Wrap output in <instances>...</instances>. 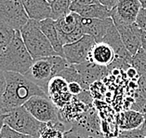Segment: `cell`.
<instances>
[{"instance_id":"6da1fadb","label":"cell","mask_w":146,"mask_h":138,"mask_svg":"<svg viewBox=\"0 0 146 138\" xmlns=\"http://www.w3.org/2000/svg\"><path fill=\"white\" fill-rule=\"evenodd\" d=\"M5 74L7 85L1 109L4 114L23 107L34 96H48L40 87L22 74L12 72H5Z\"/></svg>"},{"instance_id":"7a4b0ae2","label":"cell","mask_w":146,"mask_h":138,"mask_svg":"<svg viewBox=\"0 0 146 138\" xmlns=\"http://www.w3.org/2000/svg\"><path fill=\"white\" fill-rule=\"evenodd\" d=\"M34 59L27 51L20 31H16L11 43L0 54V70L25 76L29 72Z\"/></svg>"},{"instance_id":"3957f363","label":"cell","mask_w":146,"mask_h":138,"mask_svg":"<svg viewBox=\"0 0 146 138\" xmlns=\"http://www.w3.org/2000/svg\"><path fill=\"white\" fill-rule=\"evenodd\" d=\"M20 32L24 45L34 60L58 55L42 32L37 21L29 19Z\"/></svg>"},{"instance_id":"277c9868","label":"cell","mask_w":146,"mask_h":138,"mask_svg":"<svg viewBox=\"0 0 146 138\" xmlns=\"http://www.w3.org/2000/svg\"><path fill=\"white\" fill-rule=\"evenodd\" d=\"M5 124L16 132L39 138L42 122L35 119L24 107H21L7 114Z\"/></svg>"},{"instance_id":"5b68a950","label":"cell","mask_w":146,"mask_h":138,"mask_svg":"<svg viewBox=\"0 0 146 138\" xmlns=\"http://www.w3.org/2000/svg\"><path fill=\"white\" fill-rule=\"evenodd\" d=\"M28 21L29 17L21 0H0V23L21 31Z\"/></svg>"},{"instance_id":"8992f818","label":"cell","mask_w":146,"mask_h":138,"mask_svg":"<svg viewBox=\"0 0 146 138\" xmlns=\"http://www.w3.org/2000/svg\"><path fill=\"white\" fill-rule=\"evenodd\" d=\"M23 107L42 123L60 120L59 108L48 96H34Z\"/></svg>"},{"instance_id":"52a82bcc","label":"cell","mask_w":146,"mask_h":138,"mask_svg":"<svg viewBox=\"0 0 146 138\" xmlns=\"http://www.w3.org/2000/svg\"><path fill=\"white\" fill-rule=\"evenodd\" d=\"M81 21L82 17L72 11L63 18L55 21L57 31L63 46L74 43L85 36Z\"/></svg>"},{"instance_id":"ba28073f","label":"cell","mask_w":146,"mask_h":138,"mask_svg":"<svg viewBox=\"0 0 146 138\" xmlns=\"http://www.w3.org/2000/svg\"><path fill=\"white\" fill-rule=\"evenodd\" d=\"M25 77L36 84L38 87H40L47 93L49 81L54 77H57L51 56L34 60L33 65Z\"/></svg>"},{"instance_id":"9c48e42d","label":"cell","mask_w":146,"mask_h":138,"mask_svg":"<svg viewBox=\"0 0 146 138\" xmlns=\"http://www.w3.org/2000/svg\"><path fill=\"white\" fill-rule=\"evenodd\" d=\"M97 43L93 37L85 35L78 41L63 46V55L70 65H80L88 62L90 51Z\"/></svg>"},{"instance_id":"30bf717a","label":"cell","mask_w":146,"mask_h":138,"mask_svg":"<svg viewBox=\"0 0 146 138\" xmlns=\"http://www.w3.org/2000/svg\"><path fill=\"white\" fill-rule=\"evenodd\" d=\"M117 31L120 35L122 42L127 51L131 55H135L141 48L142 30L137 23H124L121 22H113Z\"/></svg>"},{"instance_id":"8fae6325","label":"cell","mask_w":146,"mask_h":138,"mask_svg":"<svg viewBox=\"0 0 146 138\" xmlns=\"http://www.w3.org/2000/svg\"><path fill=\"white\" fill-rule=\"evenodd\" d=\"M47 94L59 109L63 108L74 98V95L69 91V83L59 76L54 77L49 81Z\"/></svg>"},{"instance_id":"7c38bea8","label":"cell","mask_w":146,"mask_h":138,"mask_svg":"<svg viewBox=\"0 0 146 138\" xmlns=\"http://www.w3.org/2000/svg\"><path fill=\"white\" fill-rule=\"evenodd\" d=\"M141 9V5L139 0H118L113 9V22L135 23Z\"/></svg>"},{"instance_id":"4fadbf2b","label":"cell","mask_w":146,"mask_h":138,"mask_svg":"<svg viewBox=\"0 0 146 138\" xmlns=\"http://www.w3.org/2000/svg\"><path fill=\"white\" fill-rule=\"evenodd\" d=\"M74 65L82 77L85 91H90V88L92 84L102 79L110 72L108 67L101 66L90 62Z\"/></svg>"},{"instance_id":"5bb4252c","label":"cell","mask_w":146,"mask_h":138,"mask_svg":"<svg viewBox=\"0 0 146 138\" xmlns=\"http://www.w3.org/2000/svg\"><path fill=\"white\" fill-rule=\"evenodd\" d=\"M81 23L84 34L93 37L97 43L102 41L109 29L113 25L112 18L90 19L82 17Z\"/></svg>"},{"instance_id":"9a60e30c","label":"cell","mask_w":146,"mask_h":138,"mask_svg":"<svg viewBox=\"0 0 146 138\" xmlns=\"http://www.w3.org/2000/svg\"><path fill=\"white\" fill-rule=\"evenodd\" d=\"M115 53L113 49L104 42L96 43L92 48L88 62L95 65L109 67L115 60Z\"/></svg>"},{"instance_id":"2e32d148","label":"cell","mask_w":146,"mask_h":138,"mask_svg":"<svg viewBox=\"0 0 146 138\" xmlns=\"http://www.w3.org/2000/svg\"><path fill=\"white\" fill-rule=\"evenodd\" d=\"M21 1L29 19L41 22L50 18V5L47 0H21Z\"/></svg>"},{"instance_id":"e0dca14e","label":"cell","mask_w":146,"mask_h":138,"mask_svg":"<svg viewBox=\"0 0 146 138\" xmlns=\"http://www.w3.org/2000/svg\"><path fill=\"white\" fill-rule=\"evenodd\" d=\"M102 42L108 44L111 47L113 51L115 53V59L123 60V61L129 63L131 65V55L129 51H127V49L125 48V46L122 42V39L120 37V35L117 31L116 27L115 26V24L110 28L109 31L107 32V34L105 35V37H103V39Z\"/></svg>"},{"instance_id":"ac0fdd59","label":"cell","mask_w":146,"mask_h":138,"mask_svg":"<svg viewBox=\"0 0 146 138\" xmlns=\"http://www.w3.org/2000/svg\"><path fill=\"white\" fill-rule=\"evenodd\" d=\"M144 120V114L130 109L120 113L117 118V124L120 131H134L141 129Z\"/></svg>"},{"instance_id":"d6986e66","label":"cell","mask_w":146,"mask_h":138,"mask_svg":"<svg viewBox=\"0 0 146 138\" xmlns=\"http://www.w3.org/2000/svg\"><path fill=\"white\" fill-rule=\"evenodd\" d=\"M39 25H40L42 32L47 37L48 41L50 42V44L53 49H54V51H56V53L59 56H62V57L64 58V55H63V45L62 43V40H60L58 31H57L55 21L50 18L46 19L44 21L39 22Z\"/></svg>"},{"instance_id":"ffe728a7","label":"cell","mask_w":146,"mask_h":138,"mask_svg":"<svg viewBox=\"0 0 146 138\" xmlns=\"http://www.w3.org/2000/svg\"><path fill=\"white\" fill-rule=\"evenodd\" d=\"M74 13H77L83 18L90 19H107L112 18L113 9H108L107 7L102 5L101 3L88 5L76 9Z\"/></svg>"},{"instance_id":"44dd1931","label":"cell","mask_w":146,"mask_h":138,"mask_svg":"<svg viewBox=\"0 0 146 138\" xmlns=\"http://www.w3.org/2000/svg\"><path fill=\"white\" fill-rule=\"evenodd\" d=\"M70 129L60 120L42 123L39 138H64V133Z\"/></svg>"},{"instance_id":"7402d4cb","label":"cell","mask_w":146,"mask_h":138,"mask_svg":"<svg viewBox=\"0 0 146 138\" xmlns=\"http://www.w3.org/2000/svg\"><path fill=\"white\" fill-rule=\"evenodd\" d=\"M50 5V19L58 21L71 12L72 0H52Z\"/></svg>"},{"instance_id":"603a6c76","label":"cell","mask_w":146,"mask_h":138,"mask_svg":"<svg viewBox=\"0 0 146 138\" xmlns=\"http://www.w3.org/2000/svg\"><path fill=\"white\" fill-rule=\"evenodd\" d=\"M16 31L5 23H0V54L11 43Z\"/></svg>"},{"instance_id":"cb8c5ba5","label":"cell","mask_w":146,"mask_h":138,"mask_svg":"<svg viewBox=\"0 0 146 138\" xmlns=\"http://www.w3.org/2000/svg\"><path fill=\"white\" fill-rule=\"evenodd\" d=\"M131 66L137 70L140 77L146 74V51L142 48H141L137 51V53L132 56Z\"/></svg>"},{"instance_id":"d4e9b609","label":"cell","mask_w":146,"mask_h":138,"mask_svg":"<svg viewBox=\"0 0 146 138\" xmlns=\"http://www.w3.org/2000/svg\"><path fill=\"white\" fill-rule=\"evenodd\" d=\"M58 76L63 77V79H64L68 83H71V82L79 83L84 89L83 80H82V77L80 76V74L78 73L76 67L74 65H69L64 70H62Z\"/></svg>"},{"instance_id":"484cf974","label":"cell","mask_w":146,"mask_h":138,"mask_svg":"<svg viewBox=\"0 0 146 138\" xmlns=\"http://www.w3.org/2000/svg\"><path fill=\"white\" fill-rule=\"evenodd\" d=\"M0 138H35V137L16 132L15 130L11 129L10 127L5 124V126L3 127L1 133H0Z\"/></svg>"},{"instance_id":"4316f807","label":"cell","mask_w":146,"mask_h":138,"mask_svg":"<svg viewBox=\"0 0 146 138\" xmlns=\"http://www.w3.org/2000/svg\"><path fill=\"white\" fill-rule=\"evenodd\" d=\"M117 138H145L141 129L134 131H120Z\"/></svg>"},{"instance_id":"83f0119b","label":"cell","mask_w":146,"mask_h":138,"mask_svg":"<svg viewBox=\"0 0 146 138\" xmlns=\"http://www.w3.org/2000/svg\"><path fill=\"white\" fill-rule=\"evenodd\" d=\"M138 94L146 101V74L138 79Z\"/></svg>"},{"instance_id":"f1b7e54d","label":"cell","mask_w":146,"mask_h":138,"mask_svg":"<svg viewBox=\"0 0 146 138\" xmlns=\"http://www.w3.org/2000/svg\"><path fill=\"white\" fill-rule=\"evenodd\" d=\"M136 23L142 31L146 32V9L144 8L141 9L140 12L138 14Z\"/></svg>"},{"instance_id":"f546056e","label":"cell","mask_w":146,"mask_h":138,"mask_svg":"<svg viewBox=\"0 0 146 138\" xmlns=\"http://www.w3.org/2000/svg\"><path fill=\"white\" fill-rule=\"evenodd\" d=\"M6 74L4 71L0 70V112L2 109V102H3V96H4L5 91H6Z\"/></svg>"},{"instance_id":"4dcf8cb0","label":"cell","mask_w":146,"mask_h":138,"mask_svg":"<svg viewBox=\"0 0 146 138\" xmlns=\"http://www.w3.org/2000/svg\"><path fill=\"white\" fill-rule=\"evenodd\" d=\"M69 91L74 96H78V95L81 94L85 90L83 89V87H82L79 83L71 82V83H69Z\"/></svg>"},{"instance_id":"1f68e13d","label":"cell","mask_w":146,"mask_h":138,"mask_svg":"<svg viewBox=\"0 0 146 138\" xmlns=\"http://www.w3.org/2000/svg\"><path fill=\"white\" fill-rule=\"evenodd\" d=\"M100 3H101L102 5L107 7L108 9H113L115 8V6L117 4V2H118V0H99Z\"/></svg>"},{"instance_id":"d6a6232c","label":"cell","mask_w":146,"mask_h":138,"mask_svg":"<svg viewBox=\"0 0 146 138\" xmlns=\"http://www.w3.org/2000/svg\"><path fill=\"white\" fill-rule=\"evenodd\" d=\"M127 76L129 77V79H135V77H140L139 74L137 72V70L134 68V67L130 66L129 68L127 69Z\"/></svg>"},{"instance_id":"836d02e7","label":"cell","mask_w":146,"mask_h":138,"mask_svg":"<svg viewBox=\"0 0 146 138\" xmlns=\"http://www.w3.org/2000/svg\"><path fill=\"white\" fill-rule=\"evenodd\" d=\"M6 117H7V114H4V113L0 112V133H1V132H2L3 127L5 126Z\"/></svg>"},{"instance_id":"e575fe53","label":"cell","mask_w":146,"mask_h":138,"mask_svg":"<svg viewBox=\"0 0 146 138\" xmlns=\"http://www.w3.org/2000/svg\"><path fill=\"white\" fill-rule=\"evenodd\" d=\"M141 48L146 51V32L142 31L141 34Z\"/></svg>"},{"instance_id":"d590c367","label":"cell","mask_w":146,"mask_h":138,"mask_svg":"<svg viewBox=\"0 0 146 138\" xmlns=\"http://www.w3.org/2000/svg\"><path fill=\"white\" fill-rule=\"evenodd\" d=\"M144 116H145V120H144V123H143V125L141 126V133H142V134L145 136V138H146V114H144Z\"/></svg>"},{"instance_id":"8d00e7d4","label":"cell","mask_w":146,"mask_h":138,"mask_svg":"<svg viewBox=\"0 0 146 138\" xmlns=\"http://www.w3.org/2000/svg\"><path fill=\"white\" fill-rule=\"evenodd\" d=\"M141 5V8H144L146 9V0H139Z\"/></svg>"},{"instance_id":"74e56055","label":"cell","mask_w":146,"mask_h":138,"mask_svg":"<svg viewBox=\"0 0 146 138\" xmlns=\"http://www.w3.org/2000/svg\"><path fill=\"white\" fill-rule=\"evenodd\" d=\"M47 1H48V3H50V2H51V1H52V0H47Z\"/></svg>"},{"instance_id":"f35d334b","label":"cell","mask_w":146,"mask_h":138,"mask_svg":"<svg viewBox=\"0 0 146 138\" xmlns=\"http://www.w3.org/2000/svg\"><path fill=\"white\" fill-rule=\"evenodd\" d=\"M73 1H74V0H72V2H73Z\"/></svg>"}]
</instances>
